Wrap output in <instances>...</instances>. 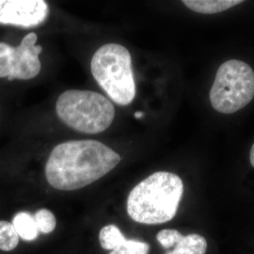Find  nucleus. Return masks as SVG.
Segmentation results:
<instances>
[{
  "instance_id": "nucleus-3",
  "label": "nucleus",
  "mask_w": 254,
  "mask_h": 254,
  "mask_svg": "<svg viewBox=\"0 0 254 254\" xmlns=\"http://www.w3.org/2000/svg\"><path fill=\"white\" fill-rule=\"evenodd\" d=\"M91 69L94 79L113 102L128 106L135 99L132 57L125 46L114 43L101 46L91 59Z\"/></svg>"
},
{
  "instance_id": "nucleus-10",
  "label": "nucleus",
  "mask_w": 254,
  "mask_h": 254,
  "mask_svg": "<svg viewBox=\"0 0 254 254\" xmlns=\"http://www.w3.org/2000/svg\"><path fill=\"white\" fill-rule=\"evenodd\" d=\"M11 224L19 237L25 241H33L39 236L34 215L28 212H19L13 218Z\"/></svg>"
},
{
  "instance_id": "nucleus-4",
  "label": "nucleus",
  "mask_w": 254,
  "mask_h": 254,
  "mask_svg": "<svg viewBox=\"0 0 254 254\" xmlns=\"http://www.w3.org/2000/svg\"><path fill=\"white\" fill-rule=\"evenodd\" d=\"M56 111L64 124L86 134L107 130L115 117V108L98 92L80 90L64 91L56 104Z\"/></svg>"
},
{
  "instance_id": "nucleus-13",
  "label": "nucleus",
  "mask_w": 254,
  "mask_h": 254,
  "mask_svg": "<svg viewBox=\"0 0 254 254\" xmlns=\"http://www.w3.org/2000/svg\"><path fill=\"white\" fill-rule=\"evenodd\" d=\"M34 218L39 233L47 235L54 231L57 225V220L54 214L50 210L46 208L38 210L34 214Z\"/></svg>"
},
{
  "instance_id": "nucleus-9",
  "label": "nucleus",
  "mask_w": 254,
  "mask_h": 254,
  "mask_svg": "<svg viewBox=\"0 0 254 254\" xmlns=\"http://www.w3.org/2000/svg\"><path fill=\"white\" fill-rule=\"evenodd\" d=\"M241 0H184L183 3L191 10L202 14H215L231 9Z\"/></svg>"
},
{
  "instance_id": "nucleus-12",
  "label": "nucleus",
  "mask_w": 254,
  "mask_h": 254,
  "mask_svg": "<svg viewBox=\"0 0 254 254\" xmlns=\"http://www.w3.org/2000/svg\"><path fill=\"white\" fill-rule=\"evenodd\" d=\"M19 244V236L13 225L6 220H0V250L11 252Z\"/></svg>"
},
{
  "instance_id": "nucleus-2",
  "label": "nucleus",
  "mask_w": 254,
  "mask_h": 254,
  "mask_svg": "<svg viewBox=\"0 0 254 254\" xmlns=\"http://www.w3.org/2000/svg\"><path fill=\"white\" fill-rule=\"evenodd\" d=\"M184 193L181 178L169 172H156L137 184L127 199V213L134 221L155 225L171 221Z\"/></svg>"
},
{
  "instance_id": "nucleus-16",
  "label": "nucleus",
  "mask_w": 254,
  "mask_h": 254,
  "mask_svg": "<svg viewBox=\"0 0 254 254\" xmlns=\"http://www.w3.org/2000/svg\"><path fill=\"white\" fill-rule=\"evenodd\" d=\"M135 117H136V119L142 118V117H143V113L140 112V111H137V112L135 113Z\"/></svg>"
},
{
  "instance_id": "nucleus-7",
  "label": "nucleus",
  "mask_w": 254,
  "mask_h": 254,
  "mask_svg": "<svg viewBox=\"0 0 254 254\" xmlns=\"http://www.w3.org/2000/svg\"><path fill=\"white\" fill-rule=\"evenodd\" d=\"M48 14L44 0H0V24L34 27L43 24Z\"/></svg>"
},
{
  "instance_id": "nucleus-14",
  "label": "nucleus",
  "mask_w": 254,
  "mask_h": 254,
  "mask_svg": "<svg viewBox=\"0 0 254 254\" xmlns=\"http://www.w3.org/2000/svg\"><path fill=\"white\" fill-rule=\"evenodd\" d=\"M150 246L145 242L126 239L109 254H148Z\"/></svg>"
},
{
  "instance_id": "nucleus-6",
  "label": "nucleus",
  "mask_w": 254,
  "mask_h": 254,
  "mask_svg": "<svg viewBox=\"0 0 254 254\" xmlns=\"http://www.w3.org/2000/svg\"><path fill=\"white\" fill-rule=\"evenodd\" d=\"M36 33H29L16 47L0 43V78L28 80L36 77L42 64L39 55L43 47L36 46Z\"/></svg>"
},
{
  "instance_id": "nucleus-5",
  "label": "nucleus",
  "mask_w": 254,
  "mask_h": 254,
  "mask_svg": "<svg viewBox=\"0 0 254 254\" xmlns=\"http://www.w3.org/2000/svg\"><path fill=\"white\" fill-rule=\"evenodd\" d=\"M254 98V71L239 60H230L218 68L209 92L213 109L233 114L244 109Z\"/></svg>"
},
{
  "instance_id": "nucleus-11",
  "label": "nucleus",
  "mask_w": 254,
  "mask_h": 254,
  "mask_svg": "<svg viewBox=\"0 0 254 254\" xmlns=\"http://www.w3.org/2000/svg\"><path fill=\"white\" fill-rule=\"evenodd\" d=\"M121 230L114 224H109L101 229L99 233L100 245L104 250L113 251L126 240Z\"/></svg>"
},
{
  "instance_id": "nucleus-8",
  "label": "nucleus",
  "mask_w": 254,
  "mask_h": 254,
  "mask_svg": "<svg viewBox=\"0 0 254 254\" xmlns=\"http://www.w3.org/2000/svg\"><path fill=\"white\" fill-rule=\"evenodd\" d=\"M156 240L164 249H173L165 254H205L207 241L198 234L184 236L177 230H162L156 235Z\"/></svg>"
},
{
  "instance_id": "nucleus-15",
  "label": "nucleus",
  "mask_w": 254,
  "mask_h": 254,
  "mask_svg": "<svg viewBox=\"0 0 254 254\" xmlns=\"http://www.w3.org/2000/svg\"><path fill=\"white\" fill-rule=\"evenodd\" d=\"M250 160H251V164L253 165V167H254V143L253 147H252V150H251V154H250Z\"/></svg>"
},
{
  "instance_id": "nucleus-1",
  "label": "nucleus",
  "mask_w": 254,
  "mask_h": 254,
  "mask_svg": "<svg viewBox=\"0 0 254 254\" xmlns=\"http://www.w3.org/2000/svg\"><path fill=\"white\" fill-rule=\"evenodd\" d=\"M121 161L97 140H70L56 146L46 162V180L56 190H76L99 180Z\"/></svg>"
}]
</instances>
